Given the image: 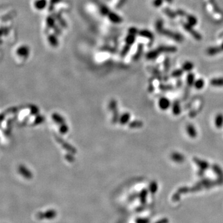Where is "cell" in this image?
I'll return each instance as SVG.
<instances>
[{
  "label": "cell",
  "instance_id": "obj_15",
  "mask_svg": "<svg viewBox=\"0 0 223 223\" xmlns=\"http://www.w3.org/2000/svg\"><path fill=\"white\" fill-rule=\"evenodd\" d=\"M149 190L151 193L154 194L156 193L158 190V184L156 182V181H152L150 184V187H149Z\"/></svg>",
  "mask_w": 223,
  "mask_h": 223
},
{
  "label": "cell",
  "instance_id": "obj_1",
  "mask_svg": "<svg viewBox=\"0 0 223 223\" xmlns=\"http://www.w3.org/2000/svg\"><path fill=\"white\" fill-rule=\"evenodd\" d=\"M193 160L195 163V164L198 166L199 170L205 171L207 169H208L209 167L210 166V163H209L208 162H207L205 160L201 159L200 158L194 157Z\"/></svg>",
  "mask_w": 223,
  "mask_h": 223
},
{
  "label": "cell",
  "instance_id": "obj_13",
  "mask_svg": "<svg viewBox=\"0 0 223 223\" xmlns=\"http://www.w3.org/2000/svg\"><path fill=\"white\" fill-rule=\"evenodd\" d=\"M195 80H195V76L194 74L192 73H190L188 74V75L187 76V83L188 86H193Z\"/></svg>",
  "mask_w": 223,
  "mask_h": 223
},
{
  "label": "cell",
  "instance_id": "obj_4",
  "mask_svg": "<svg viewBox=\"0 0 223 223\" xmlns=\"http://www.w3.org/2000/svg\"><path fill=\"white\" fill-rule=\"evenodd\" d=\"M170 158L172 161L176 162V163H179V164L183 163L185 160V156L182 154V153L179 152H172V154L170 155Z\"/></svg>",
  "mask_w": 223,
  "mask_h": 223
},
{
  "label": "cell",
  "instance_id": "obj_22",
  "mask_svg": "<svg viewBox=\"0 0 223 223\" xmlns=\"http://www.w3.org/2000/svg\"><path fill=\"white\" fill-rule=\"evenodd\" d=\"M163 3V0H154L153 1V5L155 7H160Z\"/></svg>",
  "mask_w": 223,
  "mask_h": 223
},
{
  "label": "cell",
  "instance_id": "obj_3",
  "mask_svg": "<svg viewBox=\"0 0 223 223\" xmlns=\"http://www.w3.org/2000/svg\"><path fill=\"white\" fill-rule=\"evenodd\" d=\"M212 170L215 172V174L217 175L218 177L217 182L219 184H221L223 182V170L221 168V167L216 164H214L211 166Z\"/></svg>",
  "mask_w": 223,
  "mask_h": 223
},
{
  "label": "cell",
  "instance_id": "obj_12",
  "mask_svg": "<svg viewBox=\"0 0 223 223\" xmlns=\"http://www.w3.org/2000/svg\"><path fill=\"white\" fill-rule=\"evenodd\" d=\"M193 86L195 88H196L197 90H200L203 89L204 86V81L201 78L198 79V80H195Z\"/></svg>",
  "mask_w": 223,
  "mask_h": 223
},
{
  "label": "cell",
  "instance_id": "obj_6",
  "mask_svg": "<svg viewBox=\"0 0 223 223\" xmlns=\"http://www.w3.org/2000/svg\"><path fill=\"white\" fill-rule=\"evenodd\" d=\"M171 110L172 112L173 115L175 116H178L181 114L182 112V108H181V105L180 104V102L179 100H175L171 105Z\"/></svg>",
  "mask_w": 223,
  "mask_h": 223
},
{
  "label": "cell",
  "instance_id": "obj_24",
  "mask_svg": "<svg viewBox=\"0 0 223 223\" xmlns=\"http://www.w3.org/2000/svg\"><path fill=\"white\" fill-rule=\"evenodd\" d=\"M44 6H45V1H44V0H42V1H39L38 5H36V7L37 8L41 9V8H42L43 7H44Z\"/></svg>",
  "mask_w": 223,
  "mask_h": 223
},
{
  "label": "cell",
  "instance_id": "obj_29",
  "mask_svg": "<svg viewBox=\"0 0 223 223\" xmlns=\"http://www.w3.org/2000/svg\"><path fill=\"white\" fill-rule=\"evenodd\" d=\"M221 50H223V44H222V45H221Z\"/></svg>",
  "mask_w": 223,
  "mask_h": 223
},
{
  "label": "cell",
  "instance_id": "obj_26",
  "mask_svg": "<svg viewBox=\"0 0 223 223\" xmlns=\"http://www.w3.org/2000/svg\"><path fill=\"white\" fill-rule=\"evenodd\" d=\"M169 220L167 219V218H164V219H162L159 221H158L156 223H168Z\"/></svg>",
  "mask_w": 223,
  "mask_h": 223
},
{
  "label": "cell",
  "instance_id": "obj_5",
  "mask_svg": "<svg viewBox=\"0 0 223 223\" xmlns=\"http://www.w3.org/2000/svg\"><path fill=\"white\" fill-rule=\"evenodd\" d=\"M186 132L188 135L192 138H195L198 136L197 130L193 124H188L186 127Z\"/></svg>",
  "mask_w": 223,
  "mask_h": 223
},
{
  "label": "cell",
  "instance_id": "obj_18",
  "mask_svg": "<svg viewBox=\"0 0 223 223\" xmlns=\"http://www.w3.org/2000/svg\"><path fill=\"white\" fill-rule=\"evenodd\" d=\"M221 48H217V47H211L210 48H209L208 50V53L210 54V55H215V54L220 52L221 51Z\"/></svg>",
  "mask_w": 223,
  "mask_h": 223
},
{
  "label": "cell",
  "instance_id": "obj_14",
  "mask_svg": "<svg viewBox=\"0 0 223 223\" xmlns=\"http://www.w3.org/2000/svg\"><path fill=\"white\" fill-rule=\"evenodd\" d=\"M159 53L160 52L158 50V49L151 51V52H150L147 54V58L149 60H154L158 57Z\"/></svg>",
  "mask_w": 223,
  "mask_h": 223
},
{
  "label": "cell",
  "instance_id": "obj_23",
  "mask_svg": "<svg viewBox=\"0 0 223 223\" xmlns=\"http://www.w3.org/2000/svg\"><path fill=\"white\" fill-rule=\"evenodd\" d=\"M27 52H28L27 48H26V47H24V46H23V47L20 48L19 50H18V53H19V54H20V55H26L27 53Z\"/></svg>",
  "mask_w": 223,
  "mask_h": 223
},
{
  "label": "cell",
  "instance_id": "obj_10",
  "mask_svg": "<svg viewBox=\"0 0 223 223\" xmlns=\"http://www.w3.org/2000/svg\"><path fill=\"white\" fill-rule=\"evenodd\" d=\"M158 50L159 51V52H169V53H173L177 51V48L175 46H161L157 48Z\"/></svg>",
  "mask_w": 223,
  "mask_h": 223
},
{
  "label": "cell",
  "instance_id": "obj_21",
  "mask_svg": "<svg viewBox=\"0 0 223 223\" xmlns=\"http://www.w3.org/2000/svg\"><path fill=\"white\" fill-rule=\"evenodd\" d=\"M148 195V191L146 190H143V191L141 193V199L142 201L145 202L146 199V197Z\"/></svg>",
  "mask_w": 223,
  "mask_h": 223
},
{
  "label": "cell",
  "instance_id": "obj_11",
  "mask_svg": "<svg viewBox=\"0 0 223 223\" xmlns=\"http://www.w3.org/2000/svg\"><path fill=\"white\" fill-rule=\"evenodd\" d=\"M193 68H194V64L192 62H186L183 64L182 69H183L184 71L190 72L192 70Z\"/></svg>",
  "mask_w": 223,
  "mask_h": 223
},
{
  "label": "cell",
  "instance_id": "obj_7",
  "mask_svg": "<svg viewBox=\"0 0 223 223\" xmlns=\"http://www.w3.org/2000/svg\"><path fill=\"white\" fill-rule=\"evenodd\" d=\"M184 27V28L185 29V30H187V31H188V32H189L197 40H199L202 39V37L200 36V35H199V34H198L196 31H195V30H193L192 29V26H190L188 24H185Z\"/></svg>",
  "mask_w": 223,
  "mask_h": 223
},
{
  "label": "cell",
  "instance_id": "obj_8",
  "mask_svg": "<svg viewBox=\"0 0 223 223\" xmlns=\"http://www.w3.org/2000/svg\"><path fill=\"white\" fill-rule=\"evenodd\" d=\"M215 125L217 128H221L223 127V114H217L215 118Z\"/></svg>",
  "mask_w": 223,
  "mask_h": 223
},
{
  "label": "cell",
  "instance_id": "obj_19",
  "mask_svg": "<svg viewBox=\"0 0 223 223\" xmlns=\"http://www.w3.org/2000/svg\"><path fill=\"white\" fill-rule=\"evenodd\" d=\"M183 72H184V70L182 69H175V70H174L172 73L171 75L174 78H179L182 75Z\"/></svg>",
  "mask_w": 223,
  "mask_h": 223
},
{
  "label": "cell",
  "instance_id": "obj_2",
  "mask_svg": "<svg viewBox=\"0 0 223 223\" xmlns=\"http://www.w3.org/2000/svg\"><path fill=\"white\" fill-rule=\"evenodd\" d=\"M172 103L170 100L166 97H161L158 101V106L162 110H167L170 107Z\"/></svg>",
  "mask_w": 223,
  "mask_h": 223
},
{
  "label": "cell",
  "instance_id": "obj_25",
  "mask_svg": "<svg viewBox=\"0 0 223 223\" xmlns=\"http://www.w3.org/2000/svg\"><path fill=\"white\" fill-rule=\"evenodd\" d=\"M165 12L167 14V16H169V17H175V15H174V14H173L172 12H170V9H166V11H165Z\"/></svg>",
  "mask_w": 223,
  "mask_h": 223
},
{
  "label": "cell",
  "instance_id": "obj_27",
  "mask_svg": "<svg viewBox=\"0 0 223 223\" xmlns=\"http://www.w3.org/2000/svg\"><path fill=\"white\" fill-rule=\"evenodd\" d=\"M178 14H179V15H180V16H185V12L184 11H183L179 10V11H178Z\"/></svg>",
  "mask_w": 223,
  "mask_h": 223
},
{
  "label": "cell",
  "instance_id": "obj_9",
  "mask_svg": "<svg viewBox=\"0 0 223 223\" xmlns=\"http://www.w3.org/2000/svg\"><path fill=\"white\" fill-rule=\"evenodd\" d=\"M210 84L216 87H223V78H213L210 81Z\"/></svg>",
  "mask_w": 223,
  "mask_h": 223
},
{
  "label": "cell",
  "instance_id": "obj_20",
  "mask_svg": "<svg viewBox=\"0 0 223 223\" xmlns=\"http://www.w3.org/2000/svg\"><path fill=\"white\" fill-rule=\"evenodd\" d=\"M126 42L128 45H131L134 42V36L133 34L129 35L126 39Z\"/></svg>",
  "mask_w": 223,
  "mask_h": 223
},
{
  "label": "cell",
  "instance_id": "obj_16",
  "mask_svg": "<svg viewBox=\"0 0 223 223\" xmlns=\"http://www.w3.org/2000/svg\"><path fill=\"white\" fill-rule=\"evenodd\" d=\"M187 20H188V24L192 26L196 25L198 22L197 18L192 15H189L187 16Z\"/></svg>",
  "mask_w": 223,
  "mask_h": 223
},
{
  "label": "cell",
  "instance_id": "obj_17",
  "mask_svg": "<svg viewBox=\"0 0 223 223\" xmlns=\"http://www.w3.org/2000/svg\"><path fill=\"white\" fill-rule=\"evenodd\" d=\"M139 34H140V35H141L143 37H146V38L150 39H152L153 37H153L152 34L150 31H148L146 30H144L141 31L140 32H139Z\"/></svg>",
  "mask_w": 223,
  "mask_h": 223
},
{
  "label": "cell",
  "instance_id": "obj_28",
  "mask_svg": "<svg viewBox=\"0 0 223 223\" xmlns=\"http://www.w3.org/2000/svg\"><path fill=\"white\" fill-rule=\"evenodd\" d=\"M165 1L167 2H168V3H171L172 1V0H165Z\"/></svg>",
  "mask_w": 223,
  "mask_h": 223
}]
</instances>
